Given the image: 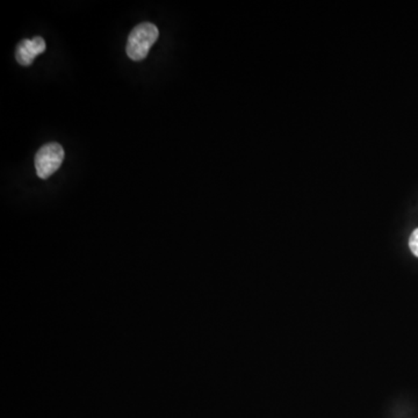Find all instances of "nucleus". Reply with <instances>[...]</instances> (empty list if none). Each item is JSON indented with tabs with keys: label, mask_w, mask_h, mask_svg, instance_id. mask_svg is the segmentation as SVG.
Masks as SVG:
<instances>
[{
	"label": "nucleus",
	"mask_w": 418,
	"mask_h": 418,
	"mask_svg": "<svg viewBox=\"0 0 418 418\" xmlns=\"http://www.w3.org/2000/svg\"><path fill=\"white\" fill-rule=\"evenodd\" d=\"M160 36V30L154 23H140L131 30L128 37L126 52L133 61H142L147 57L151 47L154 46Z\"/></svg>",
	"instance_id": "obj_1"
},
{
	"label": "nucleus",
	"mask_w": 418,
	"mask_h": 418,
	"mask_svg": "<svg viewBox=\"0 0 418 418\" xmlns=\"http://www.w3.org/2000/svg\"><path fill=\"white\" fill-rule=\"evenodd\" d=\"M64 149L59 143L44 144L35 156L36 174L41 179H48L62 165Z\"/></svg>",
	"instance_id": "obj_2"
},
{
	"label": "nucleus",
	"mask_w": 418,
	"mask_h": 418,
	"mask_svg": "<svg viewBox=\"0 0 418 418\" xmlns=\"http://www.w3.org/2000/svg\"><path fill=\"white\" fill-rule=\"evenodd\" d=\"M46 47V42L41 36H36L32 40H23L16 50V59L20 66H30L36 56L44 52Z\"/></svg>",
	"instance_id": "obj_3"
},
{
	"label": "nucleus",
	"mask_w": 418,
	"mask_h": 418,
	"mask_svg": "<svg viewBox=\"0 0 418 418\" xmlns=\"http://www.w3.org/2000/svg\"><path fill=\"white\" fill-rule=\"evenodd\" d=\"M409 248L412 253L418 257V228L412 232L410 239H409Z\"/></svg>",
	"instance_id": "obj_4"
}]
</instances>
